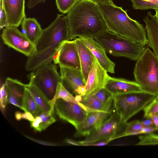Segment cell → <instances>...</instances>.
I'll return each mask as SVG.
<instances>
[{
    "instance_id": "6da1fadb",
    "label": "cell",
    "mask_w": 158,
    "mask_h": 158,
    "mask_svg": "<svg viewBox=\"0 0 158 158\" xmlns=\"http://www.w3.org/2000/svg\"><path fill=\"white\" fill-rule=\"evenodd\" d=\"M69 40L70 39L66 16L58 14L54 20L43 29L35 44L34 53L28 57L26 70L32 72L41 66L51 63L63 43Z\"/></svg>"
},
{
    "instance_id": "7a4b0ae2",
    "label": "cell",
    "mask_w": 158,
    "mask_h": 158,
    "mask_svg": "<svg viewBox=\"0 0 158 158\" xmlns=\"http://www.w3.org/2000/svg\"><path fill=\"white\" fill-rule=\"evenodd\" d=\"M66 16L70 40L77 37L94 39L108 29L97 5L88 0H79Z\"/></svg>"
},
{
    "instance_id": "3957f363",
    "label": "cell",
    "mask_w": 158,
    "mask_h": 158,
    "mask_svg": "<svg viewBox=\"0 0 158 158\" xmlns=\"http://www.w3.org/2000/svg\"><path fill=\"white\" fill-rule=\"evenodd\" d=\"M97 6L108 30L143 45L147 44L146 29L131 19L121 7L106 4H98Z\"/></svg>"
},
{
    "instance_id": "277c9868",
    "label": "cell",
    "mask_w": 158,
    "mask_h": 158,
    "mask_svg": "<svg viewBox=\"0 0 158 158\" xmlns=\"http://www.w3.org/2000/svg\"><path fill=\"white\" fill-rule=\"evenodd\" d=\"M94 40L106 52L117 57H123L136 61L146 49L145 46L116 34L108 29Z\"/></svg>"
},
{
    "instance_id": "5b68a950",
    "label": "cell",
    "mask_w": 158,
    "mask_h": 158,
    "mask_svg": "<svg viewBox=\"0 0 158 158\" xmlns=\"http://www.w3.org/2000/svg\"><path fill=\"white\" fill-rule=\"evenodd\" d=\"M133 74L142 90L158 95V57L149 48L136 60Z\"/></svg>"
},
{
    "instance_id": "8992f818",
    "label": "cell",
    "mask_w": 158,
    "mask_h": 158,
    "mask_svg": "<svg viewBox=\"0 0 158 158\" xmlns=\"http://www.w3.org/2000/svg\"><path fill=\"white\" fill-rule=\"evenodd\" d=\"M157 96L143 90L113 96V105L119 116L120 123L127 122L131 118L143 110Z\"/></svg>"
},
{
    "instance_id": "52a82bcc",
    "label": "cell",
    "mask_w": 158,
    "mask_h": 158,
    "mask_svg": "<svg viewBox=\"0 0 158 158\" xmlns=\"http://www.w3.org/2000/svg\"><path fill=\"white\" fill-rule=\"evenodd\" d=\"M29 82L37 88L49 101L53 98L58 84L63 83L56 64L51 63L41 66L31 72Z\"/></svg>"
},
{
    "instance_id": "ba28073f",
    "label": "cell",
    "mask_w": 158,
    "mask_h": 158,
    "mask_svg": "<svg viewBox=\"0 0 158 158\" xmlns=\"http://www.w3.org/2000/svg\"><path fill=\"white\" fill-rule=\"evenodd\" d=\"M126 123H120L119 116L116 112L112 113L98 129L80 141L81 145L85 146L88 143L109 139L113 140L123 131Z\"/></svg>"
},
{
    "instance_id": "9c48e42d",
    "label": "cell",
    "mask_w": 158,
    "mask_h": 158,
    "mask_svg": "<svg viewBox=\"0 0 158 158\" xmlns=\"http://www.w3.org/2000/svg\"><path fill=\"white\" fill-rule=\"evenodd\" d=\"M54 111L60 119L72 124L76 130L90 112L78 104L61 99L56 101Z\"/></svg>"
},
{
    "instance_id": "30bf717a",
    "label": "cell",
    "mask_w": 158,
    "mask_h": 158,
    "mask_svg": "<svg viewBox=\"0 0 158 158\" xmlns=\"http://www.w3.org/2000/svg\"><path fill=\"white\" fill-rule=\"evenodd\" d=\"M1 36L5 44L28 57L31 56L35 52V45L17 27H5L2 31Z\"/></svg>"
},
{
    "instance_id": "8fae6325",
    "label": "cell",
    "mask_w": 158,
    "mask_h": 158,
    "mask_svg": "<svg viewBox=\"0 0 158 158\" xmlns=\"http://www.w3.org/2000/svg\"><path fill=\"white\" fill-rule=\"evenodd\" d=\"M60 66L81 70V65L76 40L64 42L53 60Z\"/></svg>"
},
{
    "instance_id": "7c38bea8",
    "label": "cell",
    "mask_w": 158,
    "mask_h": 158,
    "mask_svg": "<svg viewBox=\"0 0 158 158\" xmlns=\"http://www.w3.org/2000/svg\"><path fill=\"white\" fill-rule=\"evenodd\" d=\"M107 72L100 65L94 56L85 84V94L81 97V99L93 96L101 89L105 88L109 76Z\"/></svg>"
},
{
    "instance_id": "4fadbf2b",
    "label": "cell",
    "mask_w": 158,
    "mask_h": 158,
    "mask_svg": "<svg viewBox=\"0 0 158 158\" xmlns=\"http://www.w3.org/2000/svg\"><path fill=\"white\" fill-rule=\"evenodd\" d=\"M112 113L110 110H96L89 112L83 122L76 130L74 136L86 137L98 129Z\"/></svg>"
},
{
    "instance_id": "5bb4252c",
    "label": "cell",
    "mask_w": 158,
    "mask_h": 158,
    "mask_svg": "<svg viewBox=\"0 0 158 158\" xmlns=\"http://www.w3.org/2000/svg\"><path fill=\"white\" fill-rule=\"evenodd\" d=\"M60 67V73L65 82L76 96L81 97L86 92L85 84L81 70Z\"/></svg>"
},
{
    "instance_id": "9a60e30c",
    "label": "cell",
    "mask_w": 158,
    "mask_h": 158,
    "mask_svg": "<svg viewBox=\"0 0 158 158\" xmlns=\"http://www.w3.org/2000/svg\"><path fill=\"white\" fill-rule=\"evenodd\" d=\"M7 27H18L26 17L25 0H2Z\"/></svg>"
},
{
    "instance_id": "2e32d148",
    "label": "cell",
    "mask_w": 158,
    "mask_h": 158,
    "mask_svg": "<svg viewBox=\"0 0 158 158\" xmlns=\"http://www.w3.org/2000/svg\"><path fill=\"white\" fill-rule=\"evenodd\" d=\"M90 50L100 65L107 72L114 73L115 64L108 57L104 48L94 39L81 37L77 38Z\"/></svg>"
},
{
    "instance_id": "e0dca14e",
    "label": "cell",
    "mask_w": 158,
    "mask_h": 158,
    "mask_svg": "<svg viewBox=\"0 0 158 158\" xmlns=\"http://www.w3.org/2000/svg\"><path fill=\"white\" fill-rule=\"evenodd\" d=\"M105 88L113 95L116 96L142 91L139 85L135 81L109 76Z\"/></svg>"
},
{
    "instance_id": "ac0fdd59",
    "label": "cell",
    "mask_w": 158,
    "mask_h": 158,
    "mask_svg": "<svg viewBox=\"0 0 158 158\" xmlns=\"http://www.w3.org/2000/svg\"><path fill=\"white\" fill-rule=\"evenodd\" d=\"M8 102L23 110L22 100L26 85L20 81L10 77L5 80Z\"/></svg>"
},
{
    "instance_id": "d6986e66",
    "label": "cell",
    "mask_w": 158,
    "mask_h": 158,
    "mask_svg": "<svg viewBox=\"0 0 158 158\" xmlns=\"http://www.w3.org/2000/svg\"><path fill=\"white\" fill-rule=\"evenodd\" d=\"M146 24V30L148 46L158 57V21L156 16L149 11L143 19Z\"/></svg>"
},
{
    "instance_id": "ffe728a7",
    "label": "cell",
    "mask_w": 158,
    "mask_h": 158,
    "mask_svg": "<svg viewBox=\"0 0 158 158\" xmlns=\"http://www.w3.org/2000/svg\"><path fill=\"white\" fill-rule=\"evenodd\" d=\"M81 65V71L86 83L94 56L89 48L77 38L75 39Z\"/></svg>"
},
{
    "instance_id": "44dd1931",
    "label": "cell",
    "mask_w": 158,
    "mask_h": 158,
    "mask_svg": "<svg viewBox=\"0 0 158 158\" xmlns=\"http://www.w3.org/2000/svg\"><path fill=\"white\" fill-rule=\"evenodd\" d=\"M21 27L26 36L35 45L43 30L37 19L34 18L25 17L22 22Z\"/></svg>"
},
{
    "instance_id": "7402d4cb",
    "label": "cell",
    "mask_w": 158,
    "mask_h": 158,
    "mask_svg": "<svg viewBox=\"0 0 158 158\" xmlns=\"http://www.w3.org/2000/svg\"><path fill=\"white\" fill-rule=\"evenodd\" d=\"M60 99H62L65 101L74 102L78 104L88 110H89L81 103L78 101L75 97L70 93L64 86L63 83H58L55 95L53 98L49 101V103L51 107L49 112L51 114L54 113V106L56 101Z\"/></svg>"
},
{
    "instance_id": "603a6c76",
    "label": "cell",
    "mask_w": 158,
    "mask_h": 158,
    "mask_svg": "<svg viewBox=\"0 0 158 158\" xmlns=\"http://www.w3.org/2000/svg\"><path fill=\"white\" fill-rule=\"evenodd\" d=\"M26 88L29 91L35 101L42 111L50 112L51 107L49 101L35 86L29 83Z\"/></svg>"
},
{
    "instance_id": "cb8c5ba5",
    "label": "cell",
    "mask_w": 158,
    "mask_h": 158,
    "mask_svg": "<svg viewBox=\"0 0 158 158\" xmlns=\"http://www.w3.org/2000/svg\"><path fill=\"white\" fill-rule=\"evenodd\" d=\"M80 102L91 112L96 110H111L113 99L106 104H104L93 96L86 99H81Z\"/></svg>"
},
{
    "instance_id": "d4e9b609",
    "label": "cell",
    "mask_w": 158,
    "mask_h": 158,
    "mask_svg": "<svg viewBox=\"0 0 158 158\" xmlns=\"http://www.w3.org/2000/svg\"><path fill=\"white\" fill-rule=\"evenodd\" d=\"M22 106L24 111L30 112L35 117L42 111L35 101L30 93L26 88L23 94Z\"/></svg>"
},
{
    "instance_id": "484cf974",
    "label": "cell",
    "mask_w": 158,
    "mask_h": 158,
    "mask_svg": "<svg viewBox=\"0 0 158 158\" xmlns=\"http://www.w3.org/2000/svg\"><path fill=\"white\" fill-rule=\"evenodd\" d=\"M145 126L141 124L139 120H135L127 122L126 123L124 131L116 139L119 138L135 135V133L144 127Z\"/></svg>"
},
{
    "instance_id": "4316f807",
    "label": "cell",
    "mask_w": 158,
    "mask_h": 158,
    "mask_svg": "<svg viewBox=\"0 0 158 158\" xmlns=\"http://www.w3.org/2000/svg\"><path fill=\"white\" fill-rule=\"evenodd\" d=\"M133 8L135 9L145 10L158 8V0L145 1L143 0H131Z\"/></svg>"
},
{
    "instance_id": "83f0119b",
    "label": "cell",
    "mask_w": 158,
    "mask_h": 158,
    "mask_svg": "<svg viewBox=\"0 0 158 158\" xmlns=\"http://www.w3.org/2000/svg\"><path fill=\"white\" fill-rule=\"evenodd\" d=\"M139 141L136 145H158V135L152 133L139 136Z\"/></svg>"
},
{
    "instance_id": "f1b7e54d",
    "label": "cell",
    "mask_w": 158,
    "mask_h": 158,
    "mask_svg": "<svg viewBox=\"0 0 158 158\" xmlns=\"http://www.w3.org/2000/svg\"><path fill=\"white\" fill-rule=\"evenodd\" d=\"M57 8L64 14L68 13L79 0H55Z\"/></svg>"
},
{
    "instance_id": "f546056e",
    "label": "cell",
    "mask_w": 158,
    "mask_h": 158,
    "mask_svg": "<svg viewBox=\"0 0 158 158\" xmlns=\"http://www.w3.org/2000/svg\"><path fill=\"white\" fill-rule=\"evenodd\" d=\"M37 116H40L42 120L40 125V131L45 130L56 121L52 114H51L49 112L42 111Z\"/></svg>"
},
{
    "instance_id": "4dcf8cb0",
    "label": "cell",
    "mask_w": 158,
    "mask_h": 158,
    "mask_svg": "<svg viewBox=\"0 0 158 158\" xmlns=\"http://www.w3.org/2000/svg\"><path fill=\"white\" fill-rule=\"evenodd\" d=\"M94 96L104 104L113 99V95L105 88L101 89Z\"/></svg>"
},
{
    "instance_id": "1f68e13d",
    "label": "cell",
    "mask_w": 158,
    "mask_h": 158,
    "mask_svg": "<svg viewBox=\"0 0 158 158\" xmlns=\"http://www.w3.org/2000/svg\"><path fill=\"white\" fill-rule=\"evenodd\" d=\"M8 102V95L6 85L4 83L0 88V107L1 111L3 112Z\"/></svg>"
},
{
    "instance_id": "d6a6232c",
    "label": "cell",
    "mask_w": 158,
    "mask_h": 158,
    "mask_svg": "<svg viewBox=\"0 0 158 158\" xmlns=\"http://www.w3.org/2000/svg\"><path fill=\"white\" fill-rule=\"evenodd\" d=\"M143 117L147 118L151 114H153L158 112V101L154 100L147 106L143 110Z\"/></svg>"
},
{
    "instance_id": "836d02e7",
    "label": "cell",
    "mask_w": 158,
    "mask_h": 158,
    "mask_svg": "<svg viewBox=\"0 0 158 158\" xmlns=\"http://www.w3.org/2000/svg\"><path fill=\"white\" fill-rule=\"evenodd\" d=\"M7 26L6 12L4 8L3 1L0 0V28L3 29Z\"/></svg>"
},
{
    "instance_id": "e575fe53",
    "label": "cell",
    "mask_w": 158,
    "mask_h": 158,
    "mask_svg": "<svg viewBox=\"0 0 158 158\" xmlns=\"http://www.w3.org/2000/svg\"><path fill=\"white\" fill-rule=\"evenodd\" d=\"M15 117L16 119L18 121L23 119L30 122H32L35 119L34 116L28 112L22 113L18 111H16L15 113Z\"/></svg>"
},
{
    "instance_id": "d590c367",
    "label": "cell",
    "mask_w": 158,
    "mask_h": 158,
    "mask_svg": "<svg viewBox=\"0 0 158 158\" xmlns=\"http://www.w3.org/2000/svg\"><path fill=\"white\" fill-rule=\"evenodd\" d=\"M42 121L41 118L39 116H37L33 121L30 122L31 126L35 131L40 132V125Z\"/></svg>"
},
{
    "instance_id": "8d00e7d4",
    "label": "cell",
    "mask_w": 158,
    "mask_h": 158,
    "mask_svg": "<svg viewBox=\"0 0 158 158\" xmlns=\"http://www.w3.org/2000/svg\"><path fill=\"white\" fill-rule=\"evenodd\" d=\"M112 140L110 139L104 140L94 143H88L85 146H101L106 145Z\"/></svg>"
},
{
    "instance_id": "74e56055",
    "label": "cell",
    "mask_w": 158,
    "mask_h": 158,
    "mask_svg": "<svg viewBox=\"0 0 158 158\" xmlns=\"http://www.w3.org/2000/svg\"><path fill=\"white\" fill-rule=\"evenodd\" d=\"M46 0H28L27 7L29 9L33 8L34 7L40 3H44Z\"/></svg>"
},
{
    "instance_id": "f35d334b",
    "label": "cell",
    "mask_w": 158,
    "mask_h": 158,
    "mask_svg": "<svg viewBox=\"0 0 158 158\" xmlns=\"http://www.w3.org/2000/svg\"><path fill=\"white\" fill-rule=\"evenodd\" d=\"M139 120V123L142 125L146 127L155 126V123L152 119L147 118L146 119Z\"/></svg>"
},
{
    "instance_id": "ab89813d",
    "label": "cell",
    "mask_w": 158,
    "mask_h": 158,
    "mask_svg": "<svg viewBox=\"0 0 158 158\" xmlns=\"http://www.w3.org/2000/svg\"><path fill=\"white\" fill-rule=\"evenodd\" d=\"M97 4V5L100 4H106L110 5L114 4L112 0H87Z\"/></svg>"
},
{
    "instance_id": "60d3db41",
    "label": "cell",
    "mask_w": 158,
    "mask_h": 158,
    "mask_svg": "<svg viewBox=\"0 0 158 158\" xmlns=\"http://www.w3.org/2000/svg\"><path fill=\"white\" fill-rule=\"evenodd\" d=\"M148 118H150L153 121L156 131H158V117L154 114L150 115Z\"/></svg>"
},
{
    "instance_id": "b9f144b4",
    "label": "cell",
    "mask_w": 158,
    "mask_h": 158,
    "mask_svg": "<svg viewBox=\"0 0 158 158\" xmlns=\"http://www.w3.org/2000/svg\"><path fill=\"white\" fill-rule=\"evenodd\" d=\"M64 142L67 143L77 146L81 145L80 141H76L70 139H66Z\"/></svg>"
},
{
    "instance_id": "7bdbcfd3",
    "label": "cell",
    "mask_w": 158,
    "mask_h": 158,
    "mask_svg": "<svg viewBox=\"0 0 158 158\" xmlns=\"http://www.w3.org/2000/svg\"><path fill=\"white\" fill-rule=\"evenodd\" d=\"M156 12V14L155 15L156 18L158 21V8L155 10Z\"/></svg>"
},
{
    "instance_id": "ee69618b",
    "label": "cell",
    "mask_w": 158,
    "mask_h": 158,
    "mask_svg": "<svg viewBox=\"0 0 158 158\" xmlns=\"http://www.w3.org/2000/svg\"><path fill=\"white\" fill-rule=\"evenodd\" d=\"M155 101H158V95H157L156 97V99L154 100Z\"/></svg>"
},
{
    "instance_id": "f6af8a7d",
    "label": "cell",
    "mask_w": 158,
    "mask_h": 158,
    "mask_svg": "<svg viewBox=\"0 0 158 158\" xmlns=\"http://www.w3.org/2000/svg\"><path fill=\"white\" fill-rule=\"evenodd\" d=\"M155 115H156V116H157V117H158V112L156 113H155L154 114H153Z\"/></svg>"
}]
</instances>
